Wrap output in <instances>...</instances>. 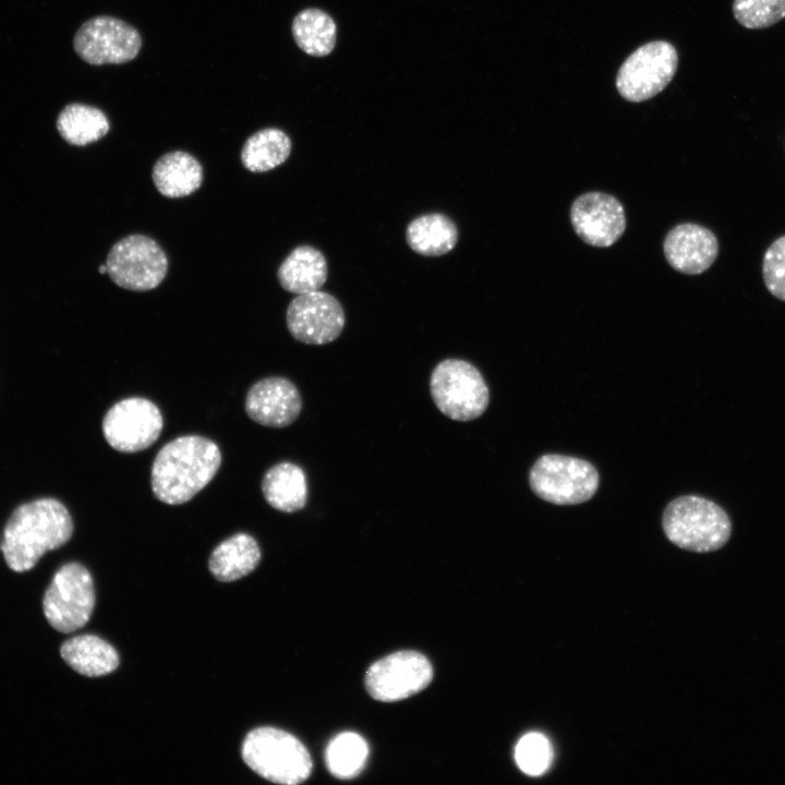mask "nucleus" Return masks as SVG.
<instances>
[{"mask_svg":"<svg viewBox=\"0 0 785 785\" xmlns=\"http://www.w3.org/2000/svg\"><path fill=\"white\" fill-rule=\"evenodd\" d=\"M72 533L73 521L67 507L55 498H39L20 505L11 514L1 551L11 570L24 572L47 552L64 545Z\"/></svg>","mask_w":785,"mask_h":785,"instance_id":"f257e3e1","label":"nucleus"},{"mask_svg":"<svg viewBox=\"0 0 785 785\" xmlns=\"http://www.w3.org/2000/svg\"><path fill=\"white\" fill-rule=\"evenodd\" d=\"M220 464L221 452L215 442L200 435L177 437L154 459L152 491L165 504H184L213 480Z\"/></svg>","mask_w":785,"mask_h":785,"instance_id":"f03ea898","label":"nucleus"},{"mask_svg":"<svg viewBox=\"0 0 785 785\" xmlns=\"http://www.w3.org/2000/svg\"><path fill=\"white\" fill-rule=\"evenodd\" d=\"M662 524L672 543L697 553L721 548L732 532L727 514L714 502L697 495L672 500L664 510Z\"/></svg>","mask_w":785,"mask_h":785,"instance_id":"7ed1b4c3","label":"nucleus"},{"mask_svg":"<svg viewBox=\"0 0 785 785\" xmlns=\"http://www.w3.org/2000/svg\"><path fill=\"white\" fill-rule=\"evenodd\" d=\"M241 753L252 771L273 783L300 784L312 772L306 748L293 735L278 728L251 730L242 744Z\"/></svg>","mask_w":785,"mask_h":785,"instance_id":"20e7f679","label":"nucleus"},{"mask_svg":"<svg viewBox=\"0 0 785 785\" xmlns=\"http://www.w3.org/2000/svg\"><path fill=\"white\" fill-rule=\"evenodd\" d=\"M430 391L438 410L459 422L482 415L490 400L488 387L480 371L460 359H446L434 367Z\"/></svg>","mask_w":785,"mask_h":785,"instance_id":"39448f33","label":"nucleus"},{"mask_svg":"<svg viewBox=\"0 0 785 785\" xmlns=\"http://www.w3.org/2000/svg\"><path fill=\"white\" fill-rule=\"evenodd\" d=\"M529 482L534 494L543 500L575 505L593 497L599 486V473L585 460L548 454L536 460Z\"/></svg>","mask_w":785,"mask_h":785,"instance_id":"423d86ee","label":"nucleus"},{"mask_svg":"<svg viewBox=\"0 0 785 785\" xmlns=\"http://www.w3.org/2000/svg\"><path fill=\"white\" fill-rule=\"evenodd\" d=\"M94 606L95 589L89 571L78 563L61 566L43 600L50 626L62 633L73 632L86 625Z\"/></svg>","mask_w":785,"mask_h":785,"instance_id":"0eeeda50","label":"nucleus"},{"mask_svg":"<svg viewBox=\"0 0 785 785\" xmlns=\"http://www.w3.org/2000/svg\"><path fill=\"white\" fill-rule=\"evenodd\" d=\"M106 266L107 274L117 286L132 291H147L165 279L168 259L154 239L131 234L111 246Z\"/></svg>","mask_w":785,"mask_h":785,"instance_id":"6e6552de","label":"nucleus"},{"mask_svg":"<svg viewBox=\"0 0 785 785\" xmlns=\"http://www.w3.org/2000/svg\"><path fill=\"white\" fill-rule=\"evenodd\" d=\"M677 64V51L672 44H645L633 51L619 68L616 77L617 90L629 101L650 99L672 81Z\"/></svg>","mask_w":785,"mask_h":785,"instance_id":"1a4fd4ad","label":"nucleus"},{"mask_svg":"<svg viewBox=\"0 0 785 785\" xmlns=\"http://www.w3.org/2000/svg\"><path fill=\"white\" fill-rule=\"evenodd\" d=\"M162 425V414L153 401L130 397L107 411L102 433L113 449L132 454L150 447L158 439Z\"/></svg>","mask_w":785,"mask_h":785,"instance_id":"9d476101","label":"nucleus"},{"mask_svg":"<svg viewBox=\"0 0 785 785\" xmlns=\"http://www.w3.org/2000/svg\"><path fill=\"white\" fill-rule=\"evenodd\" d=\"M433 678L430 661L416 651H399L373 663L366 672L365 686L372 698L396 702L428 686Z\"/></svg>","mask_w":785,"mask_h":785,"instance_id":"9b49d317","label":"nucleus"},{"mask_svg":"<svg viewBox=\"0 0 785 785\" xmlns=\"http://www.w3.org/2000/svg\"><path fill=\"white\" fill-rule=\"evenodd\" d=\"M73 45L77 56L89 64H120L137 56L142 39L128 23L101 15L86 21L78 28Z\"/></svg>","mask_w":785,"mask_h":785,"instance_id":"f8f14e48","label":"nucleus"},{"mask_svg":"<svg viewBox=\"0 0 785 785\" xmlns=\"http://www.w3.org/2000/svg\"><path fill=\"white\" fill-rule=\"evenodd\" d=\"M286 319L294 339L315 346L337 339L346 322L339 301L319 290L298 294L288 305Z\"/></svg>","mask_w":785,"mask_h":785,"instance_id":"ddd939ff","label":"nucleus"},{"mask_svg":"<svg viewBox=\"0 0 785 785\" xmlns=\"http://www.w3.org/2000/svg\"><path fill=\"white\" fill-rule=\"evenodd\" d=\"M575 232L587 244L613 245L626 229L625 210L620 202L603 192H588L578 196L570 207Z\"/></svg>","mask_w":785,"mask_h":785,"instance_id":"4468645a","label":"nucleus"},{"mask_svg":"<svg viewBox=\"0 0 785 785\" xmlns=\"http://www.w3.org/2000/svg\"><path fill=\"white\" fill-rule=\"evenodd\" d=\"M247 416L264 426L281 428L292 424L302 410L297 386L286 377L270 376L254 383L245 397Z\"/></svg>","mask_w":785,"mask_h":785,"instance_id":"2eb2a0df","label":"nucleus"},{"mask_svg":"<svg viewBox=\"0 0 785 785\" xmlns=\"http://www.w3.org/2000/svg\"><path fill=\"white\" fill-rule=\"evenodd\" d=\"M668 264L677 271L698 275L705 271L715 262L718 254V241L708 228L685 222L671 229L663 244Z\"/></svg>","mask_w":785,"mask_h":785,"instance_id":"dca6fc26","label":"nucleus"},{"mask_svg":"<svg viewBox=\"0 0 785 785\" xmlns=\"http://www.w3.org/2000/svg\"><path fill=\"white\" fill-rule=\"evenodd\" d=\"M152 179L164 196L184 197L201 186L203 168L200 161L186 152H169L155 162Z\"/></svg>","mask_w":785,"mask_h":785,"instance_id":"f3484780","label":"nucleus"},{"mask_svg":"<svg viewBox=\"0 0 785 785\" xmlns=\"http://www.w3.org/2000/svg\"><path fill=\"white\" fill-rule=\"evenodd\" d=\"M262 493L274 509L297 512L307 499V482L303 469L289 461L269 468L262 480Z\"/></svg>","mask_w":785,"mask_h":785,"instance_id":"a211bd4d","label":"nucleus"},{"mask_svg":"<svg viewBox=\"0 0 785 785\" xmlns=\"http://www.w3.org/2000/svg\"><path fill=\"white\" fill-rule=\"evenodd\" d=\"M327 275L325 256L311 245H300L292 250L277 273L281 287L295 294L318 290L325 283Z\"/></svg>","mask_w":785,"mask_h":785,"instance_id":"6ab92c4d","label":"nucleus"},{"mask_svg":"<svg viewBox=\"0 0 785 785\" xmlns=\"http://www.w3.org/2000/svg\"><path fill=\"white\" fill-rule=\"evenodd\" d=\"M261 560L256 540L246 533H237L224 540L210 554L208 567L222 582L238 580L252 572Z\"/></svg>","mask_w":785,"mask_h":785,"instance_id":"aec40b11","label":"nucleus"},{"mask_svg":"<svg viewBox=\"0 0 785 785\" xmlns=\"http://www.w3.org/2000/svg\"><path fill=\"white\" fill-rule=\"evenodd\" d=\"M60 654L71 668L87 677L110 674L119 665L116 649L94 635H81L67 640L60 648Z\"/></svg>","mask_w":785,"mask_h":785,"instance_id":"412c9836","label":"nucleus"},{"mask_svg":"<svg viewBox=\"0 0 785 785\" xmlns=\"http://www.w3.org/2000/svg\"><path fill=\"white\" fill-rule=\"evenodd\" d=\"M408 245L425 256H439L451 251L458 241L456 224L446 215L433 213L413 219L406 231Z\"/></svg>","mask_w":785,"mask_h":785,"instance_id":"4be33fe9","label":"nucleus"},{"mask_svg":"<svg viewBox=\"0 0 785 785\" xmlns=\"http://www.w3.org/2000/svg\"><path fill=\"white\" fill-rule=\"evenodd\" d=\"M106 114L96 107L84 104H70L57 119V130L71 145L85 146L97 142L109 131Z\"/></svg>","mask_w":785,"mask_h":785,"instance_id":"5701e85b","label":"nucleus"},{"mask_svg":"<svg viewBox=\"0 0 785 785\" xmlns=\"http://www.w3.org/2000/svg\"><path fill=\"white\" fill-rule=\"evenodd\" d=\"M291 152V141L281 130L263 129L251 135L241 150V161L251 172H266L283 164Z\"/></svg>","mask_w":785,"mask_h":785,"instance_id":"b1692460","label":"nucleus"},{"mask_svg":"<svg viewBox=\"0 0 785 785\" xmlns=\"http://www.w3.org/2000/svg\"><path fill=\"white\" fill-rule=\"evenodd\" d=\"M293 38L305 53L314 57L329 55L336 44L334 20L319 9H305L292 22Z\"/></svg>","mask_w":785,"mask_h":785,"instance_id":"393cba45","label":"nucleus"},{"mask_svg":"<svg viewBox=\"0 0 785 785\" xmlns=\"http://www.w3.org/2000/svg\"><path fill=\"white\" fill-rule=\"evenodd\" d=\"M367 756L366 741L352 732H345L333 738L325 752L329 772L343 780L357 776L363 770Z\"/></svg>","mask_w":785,"mask_h":785,"instance_id":"a878e982","label":"nucleus"},{"mask_svg":"<svg viewBox=\"0 0 785 785\" xmlns=\"http://www.w3.org/2000/svg\"><path fill=\"white\" fill-rule=\"evenodd\" d=\"M733 13L746 28H766L785 17V0H734Z\"/></svg>","mask_w":785,"mask_h":785,"instance_id":"bb28decb","label":"nucleus"},{"mask_svg":"<svg viewBox=\"0 0 785 785\" xmlns=\"http://www.w3.org/2000/svg\"><path fill=\"white\" fill-rule=\"evenodd\" d=\"M552 758L551 744L541 734H527L516 746V762L519 769L528 775L538 776L543 774L548 769Z\"/></svg>","mask_w":785,"mask_h":785,"instance_id":"cd10ccee","label":"nucleus"},{"mask_svg":"<svg viewBox=\"0 0 785 785\" xmlns=\"http://www.w3.org/2000/svg\"><path fill=\"white\" fill-rule=\"evenodd\" d=\"M762 277L769 292L785 301V234L773 241L765 251Z\"/></svg>","mask_w":785,"mask_h":785,"instance_id":"c85d7f7f","label":"nucleus"},{"mask_svg":"<svg viewBox=\"0 0 785 785\" xmlns=\"http://www.w3.org/2000/svg\"><path fill=\"white\" fill-rule=\"evenodd\" d=\"M98 271H99L100 274H106V273H107V266H106V264L100 265V266L98 267Z\"/></svg>","mask_w":785,"mask_h":785,"instance_id":"c756f323","label":"nucleus"}]
</instances>
